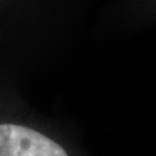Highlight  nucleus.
Wrapping results in <instances>:
<instances>
[{
	"label": "nucleus",
	"instance_id": "f257e3e1",
	"mask_svg": "<svg viewBox=\"0 0 156 156\" xmlns=\"http://www.w3.org/2000/svg\"><path fill=\"white\" fill-rule=\"evenodd\" d=\"M0 156H67L55 141L29 127L1 124Z\"/></svg>",
	"mask_w": 156,
	"mask_h": 156
}]
</instances>
